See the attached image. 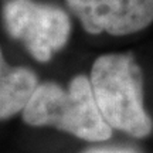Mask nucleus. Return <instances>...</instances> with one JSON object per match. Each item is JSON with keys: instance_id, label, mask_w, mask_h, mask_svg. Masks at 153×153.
<instances>
[{"instance_id": "nucleus-1", "label": "nucleus", "mask_w": 153, "mask_h": 153, "mask_svg": "<svg viewBox=\"0 0 153 153\" xmlns=\"http://www.w3.org/2000/svg\"><path fill=\"white\" fill-rule=\"evenodd\" d=\"M89 81L101 114L112 129L133 137L152 133V118L143 104V74L133 55H99L92 64Z\"/></svg>"}, {"instance_id": "nucleus-2", "label": "nucleus", "mask_w": 153, "mask_h": 153, "mask_svg": "<svg viewBox=\"0 0 153 153\" xmlns=\"http://www.w3.org/2000/svg\"><path fill=\"white\" fill-rule=\"evenodd\" d=\"M23 119L31 126H53L89 142H104L112 135L85 75L74 76L68 89L55 82L38 84L23 109Z\"/></svg>"}, {"instance_id": "nucleus-3", "label": "nucleus", "mask_w": 153, "mask_h": 153, "mask_svg": "<svg viewBox=\"0 0 153 153\" xmlns=\"http://www.w3.org/2000/svg\"><path fill=\"white\" fill-rule=\"evenodd\" d=\"M1 19L9 36L20 40L40 62L50 61L70 40L71 20L54 4L36 0H7L1 9Z\"/></svg>"}, {"instance_id": "nucleus-4", "label": "nucleus", "mask_w": 153, "mask_h": 153, "mask_svg": "<svg viewBox=\"0 0 153 153\" xmlns=\"http://www.w3.org/2000/svg\"><path fill=\"white\" fill-rule=\"evenodd\" d=\"M88 34L129 36L153 23V0H65Z\"/></svg>"}, {"instance_id": "nucleus-5", "label": "nucleus", "mask_w": 153, "mask_h": 153, "mask_svg": "<svg viewBox=\"0 0 153 153\" xmlns=\"http://www.w3.org/2000/svg\"><path fill=\"white\" fill-rule=\"evenodd\" d=\"M37 87V75L26 67H10L0 48V120L23 112Z\"/></svg>"}, {"instance_id": "nucleus-6", "label": "nucleus", "mask_w": 153, "mask_h": 153, "mask_svg": "<svg viewBox=\"0 0 153 153\" xmlns=\"http://www.w3.org/2000/svg\"><path fill=\"white\" fill-rule=\"evenodd\" d=\"M85 153H136L132 149L126 148H98V149H91Z\"/></svg>"}]
</instances>
